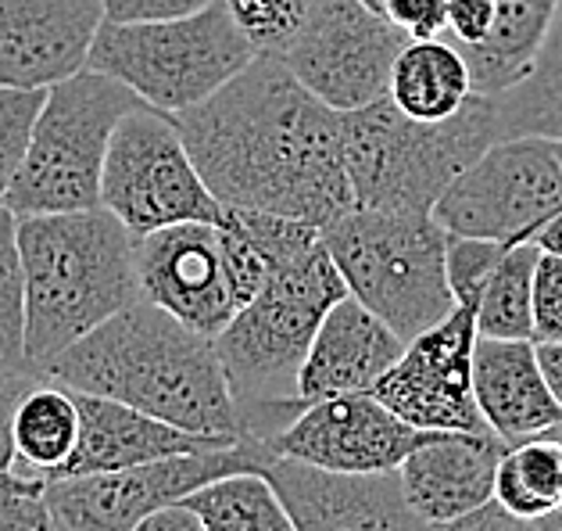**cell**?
Segmentation results:
<instances>
[{
  "instance_id": "obj_39",
  "label": "cell",
  "mask_w": 562,
  "mask_h": 531,
  "mask_svg": "<svg viewBox=\"0 0 562 531\" xmlns=\"http://www.w3.org/2000/svg\"><path fill=\"white\" fill-rule=\"evenodd\" d=\"M130 531H204V524L187 502H172V507H161L155 513H147L144 521Z\"/></svg>"
},
{
  "instance_id": "obj_29",
  "label": "cell",
  "mask_w": 562,
  "mask_h": 531,
  "mask_svg": "<svg viewBox=\"0 0 562 531\" xmlns=\"http://www.w3.org/2000/svg\"><path fill=\"white\" fill-rule=\"evenodd\" d=\"M25 363V277L19 255V220L0 206V370Z\"/></svg>"
},
{
  "instance_id": "obj_10",
  "label": "cell",
  "mask_w": 562,
  "mask_h": 531,
  "mask_svg": "<svg viewBox=\"0 0 562 531\" xmlns=\"http://www.w3.org/2000/svg\"><path fill=\"white\" fill-rule=\"evenodd\" d=\"M562 212V162L552 137H502L484 147L437 198L448 234L498 244L533 241Z\"/></svg>"
},
{
  "instance_id": "obj_31",
  "label": "cell",
  "mask_w": 562,
  "mask_h": 531,
  "mask_svg": "<svg viewBox=\"0 0 562 531\" xmlns=\"http://www.w3.org/2000/svg\"><path fill=\"white\" fill-rule=\"evenodd\" d=\"M509 244L487 241V237H462L448 234L445 244V269H448V288L456 295L459 309H476L480 295H484L491 274L498 269L502 255Z\"/></svg>"
},
{
  "instance_id": "obj_27",
  "label": "cell",
  "mask_w": 562,
  "mask_h": 531,
  "mask_svg": "<svg viewBox=\"0 0 562 531\" xmlns=\"http://www.w3.org/2000/svg\"><path fill=\"white\" fill-rule=\"evenodd\" d=\"M183 502L201 517L204 531H294L291 513L262 471L215 478Z\"/></svg>"
},
{
  "instance_id": "obj_22",
  "label": "cell",
  "mask_w": 562,
  "mask_h": 531,
  "mask_svg": "<svg viewBox=\"0 0 562 531\" xmlns=\"http://www.w3.org/2000/svg\"><path fill=\"white\" fill-rule=\"evenodd\" d=\"M473 76L465 54L448 36L437 40H408L394 58L387 98L408 119L437 122L451 119L473 98Z\"/></svg>"
},
{
  "instance_id": "obj_35",
  "label": "cell",
  "mask_w": 562,
  "mask_h": 531,
  "mask_svg": "<svg viewBox=\"0 0 562 531\" xmlns=\"http://www.w3.org/2000/svg\"><path fill=\"white\" fill-rule=\"evenodd\" d=\"M36 380H44V374L33 366H4L0 370V474L15 467V413Z\"/></svg>"
},
{
  "instance_id": "obj_20",
  "label": "cell",
  "mask_w": 562,
  "mask_h": 531,
  "mask_svg": "<svg viewBox=\"0 0 562 531\" xmlns=\"http://www.w3.org/2000/svg\"><path fill=\"white\" fill-rule=\"evenodd\" d=\"M473 395L487 431L505 449L562 428V406L544 380L538 342L476 334Z\"/></svg>"
},
{
  "instance_id": "obj_42",
  "label": "cell",
  "mask_w": 562,
  "mask_h": 531,
  "mask_svg": "<svg viewBox=\"0 0 562 531\" xmlns=\"http://www.w3.org/2000/svg\"><path fill=\"white\" fill-rule=\"evenodd\" d=\"M527 531H562V507L548 510L541 517H530L527 521Z\"/></svg>"
},
{
  "instance_id": "obj_15",
  "label": "cell",
  "mask_w": 562,
  "mask_h": 531,
  "mask_svg": "<svg viewBox=\"0 0 562 531\" xmlns=\"http://www.w3.org/2000/svg\"><path fill=\"white\" fill-rule=\"evenodd\" d=\"M434 431H419L394 417L373 391H348L305 406L291 424L266 442L277 456L323 471L376 474L397 471L402 460Z\"/></svg>"
},
{
  "instance_id": "obj_6",
  "label": "cell",
  "mask_w": 562,
  "mask_h": 531,
  "mask_svg": "<svg viewBox=\"0 0 562 531\" xmlns=\"http://www.w3.org/2000/svg\"><path fill=\"white\" fill-rule=\"evenodd\" d=\"M323 241L348 295L405 342L459 309L445 269L448 230L434 212L351 209L323 230Z\"/></svg>"
},
{
  "instance_id": "obj_24",
  "label": "cell",
  "mask_w": 562,
  "mask_h": 531,
  "mask_svg": "<svg viewBox=\"0 0 562 531\" xmlns=\"http://www.w3.org/2000/svg\"><path fill=\"white\" fill-rule=\"evenodd\" d=\"M495 108H498V141L502 137L562 141V0L538 54H533L530 73L516 87L495 93Z\"/></svg>"
},
{
  "instance_id": "obj_41",
  "label": "cell",
  "mask_w": 562,
  "mask_h": 531,
  "mask_svg": "<svg viewBox=\"0 0 562 531\" xmlns=\"http://www.w3.org/2000/svg\"><path fill=\"white\" fill-rule=\"evenodd\" d=\"M538 248L541 252H555V255H562V212L559 215H552L541 230H538Z\"/></svg>"
},
{
  "instance_id": "obj_32",
  "label": "cell",
  "mask_w": 562,
  "mask_h": 531,
  "mask_svg": "<svg viewBox=\"0 0 562 531\" xmlns=\"http://www.w3.org/2000/svg\"><path fill=\"white\" fill-rule=\"evenodd\" d=\"M40 104H44V90L0 87V206H4L8 187L22 169Z\"/></svg>"
},
{
  "instance_id": "obj_2",
  "label": "cell",
  "mask_w": 562,
  "mask_h": 531,
  "mask_svg": "<svg viewBox=\"0 0 562 531\" xmlns=\"http://www.w3.org/2000/svg\"><path fill=\"white\" fill-rule=\"evenodd\" d=\"M40 374L72 391L126 402L190 434L248 439L215 342L144 298L68 345Z\"/></svg>"
},
{
  "instance_id": "obj_25",
  "label": "cell",
  "mask_w": 562,
  "mask_h": 531,
  "mask_svg": "<svg viewBox=\"0 0 562 531\" xmlns=\"http://www.w3.org/2000/svg\"><path fill=\"white\" fill-rule=\"evenodd\" d=\"M79 439L76 395L54 380H36L15 413V467L50 482Z\"/></svg>"
},
{
  "instance_id": "obj_33",
  "label": "cell",
  "mask_w": 562,
  "mask_h": 531,
  "mask_svg": "<svg viewBox=\"0 0 562 531\" xmlns=\"http://www.w3.org/2000/svg\"><path fill=\"white\" fill-rule=\"evenodd\" d=\"M0 531H61L44 478L19 467L0 474Z\"/></svg>"
},
{
  "instance_id": "obj_43",
  "label": "cell",
  "mask_w": 562,
  "mask_h": 531,
  "mask_svg": "<svg viewBox=\"0 0 562 531\" xmlns=\"http://www.w3.org/2000/svg\"><path fill=\"white\" fill-rule=\"evenodd\" d=\"M362 4H366L369 11H376V15H383V0H362Z\"/></svg>"
},
{
  "instance_id": "obj_37",
  "label": "cell",
  "mask_w": 562,
  "mask_h": 531,
  "mask_svg": "<svg viewBox=\"0 0 562 531\" xmlns=\"http://www.w3.org/2000/svg\"><path fill=\"white\" fill-rule=\"evenodd\" d=\"M498 0H448V40L456 47H476L491 33Z\"/></svg>"
},
{
  "instance_id": "obj_40",
  "label": "cell",
  "mask_w": 562,
  "mask_h": 531,
  "mask_svg": "<svg viewBox=\"0 0 562 531\" xmlns=\"http://www.w3.org/2000/svg\"><path fill=\"white\" fill-rule=\"evenodd\" d=\"M538 359L548 388H552L555 402L562 406V342H538Z\"/></svg>"
},
{
  "instance_id": "obj_17",
  "label": "cell",
  "mask_w": 562,
  "mask_h": 531,
  "mask_svg": "<svg viewBox=\"0 0 562 531\" xmlns=\"http://www.w3.org/2000/svg\"><path fill=\"white\" fill-rule=\"evenodd\" d=\"M101 0H0V87L47 90L87 69Z\"/></svg>"
},
{
  "instance_id": "obj_21",
  "label": "cell",
  "mask_w": 562,
  "mask_h": 531,
  "mask_svg": "<svg viewBox=\"0 0 562 531\" xmlns=\"http://www.w3.org/2000/svg\"><path fill=\"white\" fill-rule=\"evenodd\" d=\"M72 395L79 406V439H76L72 456L61 463L50 482L76 478V474L122 471V467H136V463H150V460L201 453V449L237 445V442L180 431L166 424V420L133 410L126 402L104 399V395H87V391H72Z\"/></svg>"
},
{
  "instance_id": "obj_45",
  "label": "cell",
  "mask_w": 562,
  "mask_h": 531,
  "mask_svg": "<svg viewBox=\"0 0 562 531\" xmlns=\"http://www.w3.org/2000/svg\"><path fill=\"white\" fill-rule=\"evenodd\" d=\"M559 162H562V141H559Z\"/></svg>"
},
{
  "instance_id": "obj_13",
  "label": "cell",
  "mask_w": 562,
  "mask_h": 531,
  "mask_svg": "<svg viewBox=\"0 0 562 531\" xmlns=\"http://www.w3.org/2000/svg\"><path fill=\"white\" fill-rule=\"evenodd\" d=\"M140 298L190 331L215 338L237 317L240 295L223 223H172L133 237Z\"/></svg>"
},
{
  "instance_id": "obj_28",
  "label": "cell",
  "mask_w": 562,
  "mask_h": 531,
  "mask_svg": "<svg viewBox=\"0 0 562 531\" xmlns=\"http://www.w3.org/2000/svg\"><path fill=\"white\" fill-rule=\"evenodd\" d=\"M538 241H519L505 248L498 269L491 274L473 309L480 338L533 342V266H538Z\"/></svg>"
},
{
  "instance_id": "obj_30",
  "label": "cell",
  "mask_w": 562,
  "mask_h": 531,
  "mask_svg": "<svg viewBox=\"0 0 562 531\" xmlns=\"http://www.w3.org/2000/svg\"><path fill=\"white\" fill-rule=\"evenodd\" d=\"M326 0H226L233 19L266 54H280Z\"/></svg>"
},
{
  "instance_id": "obj_14",
  "label": "cell",
  "mask_w": 562,
  "mask_h": 531,
  "mask_svg": "<svg viewBox=\"0 0 562 531\" xmlns=\"http://www.w3.org/2000/svg\"><path fill=\"white\" fill-rule=\"evenodd\" d=\"M473 312L456 309L430 331L405 342V352L373 385V395L394 417L419 431L487 434L473 395Z\"/></svg>"
},
{
  "instance_id": "obj_38",
  "label": "cell",
  "mask_w": 562,
  "mask_h": 531,
  "mask_svg": "<svg viewBox=\"0 0 562 531\" xmlns=\"http://www.w3.org/2000/svg\"><path fill=\"white\" fill-rule=\"evenodd\" d=\"M104 22H161L194 15L215 0H101Z\"/></svg>"
},
{
  "instance_id": "obj_16",
  "label": "cell",
  "mask_w": 562,
  "mask_h": 531,
  "mask_svg": "<svg viewBox=\"0 0 562 531\" xmlns=\"http://www.w3.org/2000/svg\"><path fill=\"white\" fill-rule=\"evenodd\" d=\"M294 531H419L397 471L345 474L272 453L262 467Z\"/></svg>"
},
{
  "instance_id": "obj_18",
  "label": "cell",
  "mask_w": 562,
  "mask_h": 531,
  "mask_svg": "<svg viewBox=\"0 0 562 531\" xmlns=\"http://www.w3.org/2000/svg\"><path fill=\"white\" fill-rule=\"evenodd\" d=\"M505 445L495 434L434 431L402 460V488L423 524H451L484 507L495 493V471Z\"/></svg>"
},
{
  "instance_id": "obj_26",
  "label": "cell",
  "mask_w": 562,
  "mask_h": 531,
  "mask_svg": "<svg viewBox=\"0 0 562 531\" xmlns=\"http://www.w3.org/2000/svg\"><path fill=\"white\" fill-rule=\"evenodd\" d=\"M491 499L527 521L562 507V428L505 449Z\"/></svg>"
},
{
  "instance_id": "obj_12",
  "label": "cell",
  "mask_w": 562,
  "mask_h": 531,
  "mask_svg": "<svg viewBox=\"0 0 562 531\" xmlns=\"http://www.w3.org/2000/svg\"><path fill=\"white\" fill-rule=\"evenodd\" d=\"M408 36L362 0H326L277 58L334 112L387 98L394 58Z\"/></svg>"
},
{
  "instance_id": "obj_4",
  "label": "cell",
  "mask_w": 562,
  "mask_h": 531,
  "mask_svg": "<svg viewBox=\"0 0 562 531\" xmlns=\"http://www.w3.org/2000/svg\"><path fill=\"white\" fill-rule=\"evenodd\" d=\"M348 295L326 241L272 266L266 288L212 342L255 442H269L305 410L297 374L323 317Z\"/></svg>"
},
{
  "instance_id": "obj_9",
  "label": "cell",
  "mask_w": 562,
  "mask_h": 531,
  "mask_svg": "<svg viewBox=\"0 0 562 531\" xmlns=\"http://www.w3.org/2000/svg\"><path fill=\"white\" fill-rule=\"evenodd\" d=\"M101 209L144 237L172 223H218L223 206L190 158L176 119L136 108L119 122L101 169Z\"/></svg>"
},
{
  "instance_id": "obj_3",
  "label": "cell",
  "mask_w": 562,
  "mask_h": 531,
  "mask_svg": "<svg viewBox=\"0 0 562 531\" xmlns=\"http://www.w3.org/2000/svg\"><path fill=\"white\" fill-rule=\"evenodd\" d=\"M25 277V363L33 370L140 302L133 234L108 209L15 215Z\"/></svg>"
},
{
  "instance_id": "obj_19",
  "label": "cell",
  "mask_w": 562,
  "mask_h": 531,
  "mask_svg": "<svg viewBox=\"0 0 562 531\" xmlns=\"http://www.w3.org/2000/svg\"><path fill=\"white\" fill-rule=\"evenodd\" d=\"M402 352L405 338H397L359 298L345 295L326 312L312 338L297 374V399L301 406H312L334 399V395L373 391V385L391 370Z\"/></svg>"
},
{
  "instance_id": "obj_34",
  "label": "cell",
  "mask_w": 562,
  "mask_h": 531,
  "mask_svg": "<svg viewBox=\"0 0 562 531\" xmlns=\"http://www.w3.org/2000/svg\"><path fill=\"white\" fill-rule=\"evenodd\" d=\"M533 342H562V255L541 252L533 266Z\"/></svg>"
},
{
  "instance_id": "obj_1",
  "label": "cell",
  "mask_w": 562,
  "mask_h": 531,
  "mask_svg": "<svg viewBox=\"0 0 562 531\" xmlns=\"http://www.w3.org/2000/svg\"><path fill=\"white\" fill-rule=\"evenodd\" d=\"M223 209H248L326 230L355 209L340 112L258 51L209 101L172 115Z\"/></svg>"
},
{
  "instance_id": "obj_7",
  "label": "cell",
  "mask_w": 562,
  "mask_h": 531,
  "mask_svg": "<svg viewBox=\"0 0 562 531\" xmlns=\"http://www.w3.org/2000/svg\"><path fill=\"white\" fill-rule=\"evenodd\" d=\"M255 54L258 47L237 25L226 0H215L180 19L104 22L93 36L87 69L119 79L158 112L180 115L209 101Z\"/></svg>"
},
{
  "instance_id": "obj_8",
  "label": "cell",
  "mask_w": 562,
  "mask_h": 531,
  "mask_svg": "<svg viewBox=\"0 0 562 531\" xmlns=\"http://www.w3.org/2000/svg\"><path fill=\"white\" fill-rule=\"evenodd\" d=\"M136 108H144V101L130 87L93 69H79L47 87L4 206L15 215L98 209L108 144L119 122Z\"/></svg>"
},
{
  "instance_id": "obj_11",
  "label": "cell",
  "mask_w": 562,
  "mask_h": 531,
  "mask_svg": "<svg viewBox=\"0 0 562 531\" xmlns=\"http://www.w3.org/2000/svg\"><path fill=\"white\" fill-rule=\"evenodd\" d=\"M272 456L266 442L244 439L223 449L166 456L122 471L76 474L47 482V502L61 531H130L172 502H183L201 485L237 471H262Z\"/></svg>"
},
{
  "instance_id": "obj_23",
  "label": "cell",
  "mask_w": 562,
  "mask_h": 531,
  "mask_svg": "<svg viewBox=\"0 0 562 531\" xmlns=\"http://www.w3.org/2000/svg\"><path fill=\"white\" fill-rule=\"evenodd\" d=\"M555 8L559 0H498L491 33L476 47H459L470 62L476 93L495 98L530 73L533 54H538L548 25H552Z\"/></svg>"
},
{
  "instance_id": "obj_44",
  "label": "cell",
  "mask_w": 562,
  "mask_h": 531,
  "mask_svg": "<svg viewBox=\"0 0 562 531\" xmlns=\"http://www.w3.org/2000/svg\"><path fill=\"white\" fill-rule=\"evenodd\" d=\"M419 531H451V524H419Z\"/></svg>"
},
{
  "instance_id": "obj_5",
  "label": "cell",
  "mask_w": 562,
  "mask_h": 531,
  "mask_svg": "<svg viewBox=\"0 0 562 531\" xmlns=\"http://www.w3.org/2000/svg\"><path fill=\"white\" fill-rule=\"evenodd\" d=\"M355 209L434 212L437 198L470 162L498 141V108L473 93L451 119H408L391 98L340 112Z\"/></svg>"
},
{
  "instance_id": "obj_36",
  "label": "cell",
  "mask_w": 562,
  "mask_h": 531,
  "mask_svg": "<svg viewBox=\"0 0 562 531\" xmlns=\"http://www.w3.org/2000/svg\"><path fill=\"white\" fill-rule=\"evenodd\" d=\"M383 19L408 40H437L448 36V0H383Z\"/></svg>"
}]
</instances>
